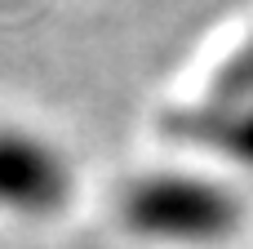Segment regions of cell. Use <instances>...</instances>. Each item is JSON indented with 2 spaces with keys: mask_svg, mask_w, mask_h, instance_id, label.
Listing matches in <instances>:
<instances>
[{
  "mask_svg": "<svg viewBox=\"0 0 253 249\" xmlns=\"http://www.w3.org/2000/svg\"><path fill=\"white\" fill-rule=\"evenodd\" d=\"M129 223L169 245H218L240 223L231 192L200 178H156L129 196Z\"/></svg>",
  "mask_w": 253,
  "mask_h": 249,
  "instance_id": "cell-1",
  "label": "cell"
},
{
  "mask_svg": "<svg viewBox=\"0 0 253 249\" xmlns=\"http://www.w3.org/2000/svg\"><path fill=\"white\" fill-rule=\"evenodd\" d=\"M0 196L13 205L44 209L62 196V169L27 143H0Z\"/></svg>",
  "mask_w": 253,
  "mask_h": 249,
  "instance_id": "cell-2",
  "label": "cell"
}]
</instances>
